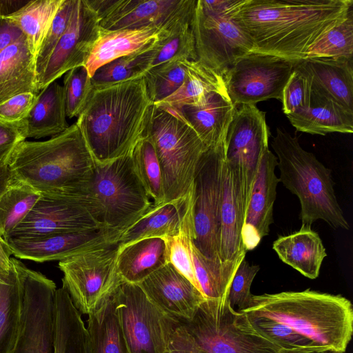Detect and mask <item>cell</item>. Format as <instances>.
Listing matches in <instances>:
<instances>
[{
  "label": "cell",
  "instance_id": "cell-1",
  "mask_svg": "<svg viewBox=\"0 0 353 353\" xmlns=\"http://www.w3.org/2000/svg\"><path fill=\"white\" fill-rule=\"evenodd\" d=\"M352 8V0H245L232 19L252 52L298 62Z\"/></svg>",
  "mask_w": 353,
  "mask_h": 353
},
{
  "label": "cell",
  "instance_id": "cell-2",
  "mask_svg": "<svg viewBox=\"0 0 353 353\" xmlns=\"http://www.w3.org/2000/svg\"><path fill=\"white\" fill-rule=\"evenodd\" d=\"M241 312L249 320H265L285 328L301 348L344 353L353 333V307L341 294L310 289L252 295Z\"/></svg>",
  "mask_w": 353,
  "mask_h": 353
},
{
  "label": "cell",
  "instance_id": "cell-3",
  "mask_svg": "<svg viewBox=\"0 0 353 353\" xmlns=\"http://www.w3.org/2000/svg\"><path fill=\"white\" fill-rule=\"evenodd\" d=\"M152 105L143 76L93 88L76 124L96 163L131 153L143 137Z\"/></svg>",
  "mask_w": 353,
  "mask_h": 353
},
{
  "label": "cell",
  "instance_id": "cell-4",
  "mask_svg": "<svg viewBox=\"0 0 353 353\" xmlns=\"http://www.w3.org/2000/svg\"><path fill=\"white\" fill-rule=\"evenodd\" d=\"M94 165L76 123L48 140L22 141L8 163L14 180L41 194L88 193Z\"/></svg>",
  "mask_w": 353,
  "mask_h": 353
},
{
  "label": "cell",
  "instance_id": "cell-5",
  "mask_svg": "<svg viewBox=\"0 0 353 353\" xmlns=\"http://www.w3.org/2000/svg\"><path fill=\"white\" fill-rule=\"evenodd\" d=\"M271 145L277 159L280 182L300 201L301 228H311L321 219L334 229L349 230L334 193L331 170L283 128H276Z\"/></svg>",
  "mask_w": 353,
  "mask_h": 353
},
{
  "label": "cell",
  "instance_id": "cell-6",
  "mask_svg": "<svg viewBox=\"0 0 353 353\" xmlns=\"http://www.w3.org/2000/svg\"><path fill=\"white\" fill-rule=\"evenodd\" d=\"M143 136L152 143L160 164L163 202L187 196L208 148L183 119L173 111L154 104Z\"/></svg>",
  "mask_w": 353,
  "mask_h": 353
},
{
  "label": "cell",
  "instance_id": "cell-7",
  "mask_svg": "<svg viewBox=\"0 0 353 353\" xmlns=\"http://www.w3.org/2000/svg\"><path fill=\"white\" fill-rule=\"evenodd\" d=\"M205 353H278L281 348L261 335L245 313L228 300L205 299L192 319L179 323Z\"/></svg>",
  "mask_w": 353,
  "mask_h": 353
},
{
  "label": "cell",
  "instance_id": "cell-8",
  "mask_svg": "<svg viewBox=\"0 0 353 353\" xmlns=\"http://www.w3.org/2000/svg\"><path fill=\"white\" fill-rule=\"evenodd\" d=\"M87 191L98 206L102 224L120 232L152 205L134 169L130 154L108 163H95Z\"/></svg>",
  "mask_w": 353,
  "mask_h": 353
},
{
  "label": "cell",
  "instance_id": "cell-9",
  "mask_svg": "<svg viewBox=\"0 0 353 353\" xmlns=\"http://www.w3.org/2000/svg\"><path fill=\"white\" fill-rule=\"evenodd\" d=\"M118 245L85 251L59 261L63 287L77 310L89 314L123 282L117 268Z\"/></svg>",
  "mask_w": 353,
  "mask_h": 353
},
{
  "label": "cell",
  "instance_id": "cell-10",
  "mask_svg": "<svg viewBox=\"0 0 353 353\" xmlns=\"http://www.w3.org/2000/svg\"><path fill=\"white\" fill-rule=\"evenodd\" d=\"M269 137L265 112L255 105L236 106L225 137V162L237 183L243 219Z\"/></svg>",
  "mask_w": 353,
  "mask_h": 353
},
{
  "label": "cell",
  "instance_id": "cell-11",
  "mask_svg": "<svg viewBox=\"0 0 353 353\" xmlns=\"http://www.w3.org/2000/svg\"><path fill=\"white\" fill-rule=\"evenodd\" d=\"M225 164V138L205 151L193 183V243L205 256L220 261V215Z\"/></svg>",
  "mask_w": 353,
  "mask_h": 353
},
{
  "label": "cell",
  "instance_id": "cell-12",
  "mask_svg": "<svg viewBox=\"0 0 353 353\" xmlns=\"http://www.w3.org/2000/svg\"><path fill=\"white\" fill-rule=\"evenodd\" d=\"M112 296L130 353H165L179 322L157 307L137 284L122 282Z\"/></svg>",
  "mask_w": 353,
  "mask_h": 353
},
{
  "label": "cell",
  "instance_id": "cell-13",
  "mask_svg": "<svg viewBox=\"0 0 353 353\" xmlns=\"http://www.w3.org/2000/svg\"><path fill=\"white\" fill-rule=\"evenodd\" d=\"M103 227L105 226L99 220L98 206L88 193L41 194L30 213L8 239Z\"/></svg>",
  "mask_w": 353,
  "mask_h": 353
},
{
  "label": "cell",
  "instance_id": "cell-14",
  "mask_svg": "<svg viewBox=\"0 0 353 353\" xmlns=\"http://www.w3.org/2000/svg\"><path fill=\"white\" fill-rule=\"evenodd\" d=\"M296 63L259 52L245 54L223 75L230 99L235 106L256 105L270 99L281 101Z\"/></svg>",
  "mask_w": 353,
  "mask_h": 353
},
{
  "label": "cell",
  "instance_id": "cell-15",
  "mask_svg": "<svg viewBox=\"0 0 353 353\" xmlns=\"http://www.w3.org/2000/svg\"><path fill=\"white\" fill-rule=\"evenodd\" d=\"M24 299L19 334L10 353H54V282L23 266Z\"/></svg>",
  "mask_w": 353,
  "mask_h": 353
},
{
  "label": "cell",
  "instance_id": "cell-16",
  "mask_svg": "<svg viewBox=\"0 0 353 353\" xmlns=\"http://www.w3.org/2000/svg\"><path fill=\"white\" fill-rule=\"evenodd\" d=\"M191 26L196 61L223 77L239 59L252 52V41L232 17L208 13L197 0Z\"/></svg>",
  "mask_w": 353,
  "mask_h": 353
},
{
  "label": "cell",
  "instance_id": "cell-17",
  "mask_svg": "<svg viewBox=\"0 0 353 353\" xmlns=\"http://www.w3.org/2000/svg\"><path fill=\"white\" fill-rule=\"evenodd\" d=\"M101 30L165 28L193 12L196 0H87Z\"/></svg>",
  "mask_w": 353,
  "mask_h": 353
},
{
  "label": "cell",
  "instance_id": "cell-18",
  "mask_svg": "<svg viewBox=\"0 0 353 353\" xmlns=\"http://www.w3.org/2000/svg\"><path fill=\"white\" fill-rule=\"evenodd\" d=\"M99 34L95 11L87 0H75L69 25L50 55L43 72L37 80L38 92L69 70L84 66Z\"/></svg>",
  "mask_w": 353,
  "mask_h": 353
},
{
  "label": "cell",
  "instance_id": "cell-19",
  "mask_svg": "<svg viewBox=\"0 0 353 353\" xmlns=\"http://www.w3.org/2000/svg\"><path fill=\"white\" fill-rule=\"evenodd\" d=\"M119 233L118 230L103 227L34 237L9 238L6 241L16 258L41 263L61 261L85 251L117 244Z\"/></svg>",
  "mask_w": 353,
  "mask_h": 353
},
{
  "label": "cell",
  "instance_id": "cell-20",
  "mask_svg": "<svg viewBox=\"0 0 353 353\" xmlns=\"http://www.w3.org/2000/svg\"><path fill=\"white\" fill-rule=\"evenodd\" d=\"M139 285L157 307L179 323L191 320L205 299L170 263L153 272Z\"/></svg>",
  "mask_w": 353,
  "mask_h": 353
},
{
  "label": "cell",
  "instance_id": "cell-21",
  "mask_svg": "<svg viewBox=\"0 0 353 353\" xmlns=\"http://www.w3.org/2000/svg\"><path fill=\"white\" fill-rule=\"evenodd\" d=\"M277 159L269 149L263 154L252 185L241 230L246 252L254 249L270 232L273 207L280 182L275 174Z\"/></svg>",
  "mask_w": 353,
  "mask_h": 353
},
{
  "label": "cell",
  "instance_id": "cell-22",
  "mask_svg": "<svg viewBox=\"0 0 353 353\" xmlns=\"http://www.w3.org/2000/svg\"><path fill=\"white\" fill-rule=\"evenodd\" d=\"M294 67L308 77L313 90L353 112L352 59L305 58Z\"/></svg>",
  "mask_w": 353,
  "mask_h": 353
},
{
  "label": "cell",
  "instance_id": "cell-23",
  "mask_svg": "<svg viewBox=\"0 0 353 353\" xmlns=\"http://www.w3.org/2000/svg\"><path fill=\"white\" fill-rule=\"evenodd\" d=\"M168 27L107 31L100 29L84 67L92 77L103 65L149 48L161 39Z\"/></svg>",
  "mask_w": 353,
  "mask_h": 353
},
{
  "label": "cell",
  "instance_id": "cell-24",
  "mask_svg": "<svg viewBox=\"0 0 353 353\" xmlns=\"http://www.w3.org/2000/svg\"><path fill=\"white\" fill-rule=\"evenodd\" d=\"M192 199L193 187L185 196L159 204L152 203L146 212L119 233L118 246L144 239H166L176 235Z\"/></svg>",
  "mask_w": 353,
  "mask_h": 353
},
{
  "label": "cell",
  "instance_id": "cell-25",
  "mask_svg": "<svg viewBox=\"0 0 353 353\" xmlns=\"http://www.w3.org/2000/svg\"><path fill=\"white\" fill-rule=\"evenodd\" d=\"M235 108L228 95L212 92L199 105L170 110L183 119L208 148L225 139Z\"/></svg>",
  "mask_w": 353,
  "mask_h": 353
},
{
  "label": "cell",
  "instance_id": "cell-26",
  "mask_svg": "<svg viewBox=\"0 0 353 353\" xmlns=\"http://www.w3.org/2000/svg\"><path fill=\"white\" fill-rule=\"evenodd\" d=\"M287 117L296 130L312 134L353 132V112L312 88L310 106Z\"/></svg>",
  "mask_w": 353,
  "mask_h": 353
},
{
  "label": "cell",
  "instance_id": "cell-27",
  "mask_svg": "<svg viewBox=\"0 0 353 353\" xmlns=\"http://www.w3.org/2000/svg\"><path fill=\"white\" fill-rule=\"evenodd\" d=\"M10 270L0 281V353H10L18 339L23 309L24 264L11 257Z\"/></svg>",
  "mask_w": 353,
  "mask_h": 353
},
{
  "label": "cell",
  "instance_id": "cell-28",
  "mask_svg": "<svg viewBox=\"0 0 353 353\" xmlns=\"http://www.w3.org/2000/svg\"><path fill=\"white\" fill-rule=\"evenodd\" d=\"M219 255L223 262L241 263L245 256L241 230L244 221L239 188L232 170L224 168L221 206Z\"/></svg>",
  "mask_w": 353,
  "mask_h": 353
},
{
  "label": "cell",
  "instance_id": "cell-29",
  "mask_svg": "<svg viewBox=\"0 0 353 353\" xmlns=\"http://www.w3.org/2000/svg\"><path fill=\"white\" fill-rule=\"evenodd\" d=\"M66 117L63 88L55 81L39 92L32 108L21 120L22 134L26 139L56 136L69 127Z\"/></svg>",
  "mask_w": 353,
  "mask_h": 353
},
{
  "label": "cell",
  "instance_id": "cell-30",
  "mask_svg": "<svg viewBox=\"0 0 353 353\" xmlns=\"http://www.w3.org/2000/svg\"><path fill=\"white\" fill-rule=\"evenodd\" d=\"M35 60L26 37L0 53V104L19 94H39Z\"/></svg>",
  "mask_w": 353,
  "mask_h": 353
},
{
  "label": "cell",
  "instance_id": "cell-31",
  "mask_svg": "<svg viewBox=\"0 0 353 353\" xmlns=\"http://www.w3.org/2000/svg\"><path fill=\"white\" fill-rule=\"evenodd\" d=\"M272 248L284 263L310 279L319 276L327 256L320 236L311 228H301L297 232L280 236L274 241Z\"/></svg>",
  "mask_w": 353,
  "mask_h": 353
},
{
  "label": "cell",
  "instance_id": "cell-32",
  "mask_svg": "<svg viewBox=\"0 0 353 353\" xmlns=\"http://www.w3.org/2000/svg\"><path fill=\"white\" fill-rule=\"evenodd\" d=\"M117 268L123 282L139 285L168 263L165 239L149 238L119 247Z\"/></svg>",
  "mask_w": 353,
  "mask_h": 353
},
{
  "label": "cell",
  "instance_id": "cell-33",
  "mask_svg": "<svg viewBox=\"0 0 353 353\" xmlns=\"http://www.w3.org/2000/svg\"><path fill=\"white\" fill-rule=\"evenodd\" d=\"M54 353H91L87 328L63 286L55 293Z\"/></svg>",
  "mask_w": 353,
  "mask_h": 353
},
{
  "label": "cell",
  "instance_id": "cell-34",
  "mask_svg": "<svg viewBox=\"0 0 353 353\" xmlns=\"http://www.w3.org/2000/svg\"><path fill=\"white\" fill-rule=\"evenodd\" d=\"M212 92L228 95L223 77L197 61H190L188 74L182 85L170 97L154 105L177 110L184 106L201 104Z\"/></svg>",
  "mask_w": 353,
  "mask_h": 353
},
{
  "label": "cell",
  "instance_id": "cell-35",
  "mask_svg": "<svg viewBox=\"0 0 353 353\" xmlns=\"http://www.w3.org/2000/svg\"><path fill=\"white\" fill-rule=\"evenodd\" d=\"M86 328L91 353H130L112 295L88 314Z\"/></svg>",
  "mask_w": 353,
  "mask_h": 353
},
{
  "label": "cell",
  "instance_id": "cell-36",
  "mask_svg": "<svg viewBox=\"0 0 353 353\" xmlns=\"http://www.w3.org/2000/svg\"><path fill=\"white\" fill-rule=\"evenodd\" d=\"M63 0H33L7 16L23 32L36 56Z\"/></svg>",
  "mask_w": 353,
  "mask_h": 353
},
{
  "label": "cell",
  "instance_id": "cell-37",
  "mask_svg": "<svg viewBox=\"0 0 353 353\" xmlns=\"http://www.w3.org/2000/svg\"><path fill=\"white\" fill-rule=\"evenodd\" d=\"M193 12L168 28L164 35L156 43L149 70L171 61L197 60L191 26Z\"/></svg>",
  "mask_w": 353,
  "mask_h": 353
},
{
  "label": "cell",
  "instance_id": "cell-38",
  "mask_svg": "<svg viewBox=\"0 0 353 353\" xmlns=\"http://www.w3.org/2000/svg\"><path fill=\"white\" fill-rule=\"evenodd\" d=\"M192 250L195 276L205 299L228 296L232 278L241 263L211 259L203 254L193 242Z\"/></svg>",
  "mask_w": 353,
  "mask_h": 353
},
{
  "label": "cell",
  "instance_id": "cell-39",
  "mask_svg": "<svg viewBox=\"0 0 353 353\" xmlns=\"http://www.w3.org/2000/svg\"><path fill=\"white\" fill-rule=\"evenodd\" d=\"M41 193L16 181L0 195V235L6 241L30 213Z\"/></svg>",
  "mask_w": 353,
  "mask_h": 353
},
{
  "label": "cell",
  "instance_id": "cell-40",
  "mask_svg": "<svg viewBox=\"0 0 353 353\" xmlns=\"http://www.w3.org/2000/svg\"><path fill=\"white\" fill-rule=\"evenodd\" d=\"M155 43L141 52L120 57L100 67L92 77L93 88L143 77L149 70Z\"/></svg>",
  "mask_w": 353,
  "mask_h": 353
},
{
  "label": "cell",
  "instance_id": "cell-41",
  "mask_svg": "<svg viewBox=\"0 0 353 353\" xmlns=\"http://www.w3.org/2000/svg\"><path fill=\"white\" fill-rule=\"evenodd\" d=\"M130 155L134 169L152 203H163L162 174L152 143L143 136L134 145Z\"/></svg>",
  "mask_w": 353,
  "mask_h": 353
},
{
  "label": "cell",
  "instance_id": "cell-42",
  "mask_svg": "<svg viewBox=\"0 0 353 353\" xmlns=\"http://www.w3.org/2000/svg\"><path fill=\"white\" fill-rule=\"evenodd\" d=\"M194 236L192 199L184 215L179 232L165 240L167 244L168 263L172 264L201 292L195 276L192 259V245Z\"/></svg>",
  "mask_w": 353,
  "mask_h": 353
},
{
  "label": "cell",
  "instance_id": "cell-43",
  "mask_svg": "<svg viewBox=\"0 0 353 353\" xmlns=\"http://www.w3.org/2000/svg\"><path fill=\"white\" fill-rule=\"evenodd\" d=\"M352 55L353 10L352 8L343 20L322 34L309 48L305 58L352 59Z\"/></svg>",
  "mask_w": 353,
  "mask_h": 353
},
{
  "label": "cell",
  "instance_id": "cell-44",
  "mask_svg": "<svg viewBox=\"0 0 353 353\" xmlns=\"http://www.w3.org/2000/svg\"><path fill=\"white\" fill-rule=\"evenodd\" d=\"M189 60L171 61L154 66L143 75L148 96L153 104L170 97L182 85Z\"/></svg>",
  "mask_w": 353,
  "mask_h": 353
},
{
  "label": "cell",
  "instance_id": "cell-45",
  "mask_svg": "<svg viewBox=\"0 0 353 353\" xmlns=\"http://www.w3.org/2000/svg\"><path fill=\"white\" fill-rule=\"evenodd\" d=\"M63 88L66 116L78 117L93 91L92 77L84 66L72 69L65 74Z\"/></svg>",
  "mask_w": 353,
  "mask_h": 353
},
{
  "label": "cell",
  "instance_id": "cell-46",
  "mask_svg": "<svg viewBox=\"0 0 353 353\" xmlns=\"http://www.w3.org/2000/svg\"><path fill=\"white\" fill-rule=\"evenodd\" d=\"M75 0H63L36 56V83L41 76L50 55L66 30L72 13Z\"/></svg>",
  "mask_w": 353,
  "mask_h": 353
},
{
  "label": "cell",
  "instance_id": "cell-47",
  "mask_svg": "<svg viewBox=\"0 0 353 353\" xmlns=\"http://www.w3.org/2000/svg\"><path fill=\"white\" fill-rule=\"evenodd\" d=\"M312 99L310 79L301 70L294 68L282 94L283 111L286 116L308 108Z\"/></svg>",
  "mask_w": 353,
  "mask_h": 353
},
{
  "label": "cell",
  "instance_id": "cell-48",
  "mask_svg": "<svg viewBox=\"0 0 353 353\" xmlns=\"http://www.w3.org/2000/svg\"><path fill=\"white\" fill-rule=\"evenodd\" d=\"M259 270V265H250L245 259L241 262L232 278L228 294V300L233 308L237 306L238 311H241L248 307L252 295L250 287Z\"/></svg>",
  "mask_w": 353,
  "mask_h": 353
},
{
  "label": "cell",
  "instance_id": "cell-49",
  "mask_svg": "<svg viewBox=\"0 0 353 353\" xmlns=\"http://www.w3.org/2000/svg\"><path fill=\"white\" fill-rule=\"evenodd\" d=\"M38 94L26 92L17 94L0 104V120L17 122L23 120L35 103Z\"/></svg>",
  "mask_w": 353,
  "mask_h": 353
},
{
  "label": "cell",
  "instance_id": "cell-50",
  "mask_svg": "<svg viewBox=\"0 0 353 353\" xmlns=\"http://www.w3.org/2000/svg\"><path fill=\"white\" fill-rule=\"evenodd\" d=\"M21 121L6 122L0 120V165H8L16 147L25 141Z\"/></svg>",
  "mask_w": 353,
  "mask_h": 353
},
{
  "label": "cell",
  "instance_id": "cell-51",
  "mask_svg": "<svg viewBox=\"0 0 353 353\" xmlns=\"http://www.w3.org/2000/svg\"><path fill=\"white\" fill-rule=\"evenodd\" d=\"M165 353H205L179 323L169 340Z\"/></svg>",
  "mask_w": 353,
  "mask_h": 353
},
{
  "label": "cell",
  "instance_id": "cell-52",
  "mask_svg": "<svg viewBox=\"0 0 353 353\" xmlns=\"http://www.w3.org/2000/svg\"><path fill=\"white\" fill-rule=\"evenodd\" d=\"M245 1V0H197V4L208 13L232 17Z\"/></svg>",
  "mask_w": 353,
  "mask_h": 353
},
{
  "label": "cell",
  "instance_id": "cell-53",
  "mask_svg": "<svg viewBox=\"0 0 353 353\" xmlns=\"http://www.w3.org/2000/svg\"><path fill=\"white\" fill-rule=\"evenodd\" d=\"M24 37L23 32L10 19L0 16V53Z\"/></svg>",
  "mask_w": 353,
  "mask_h": 353
},
{
  "label": "cell",
  "instance_id": "cell-54",
  "mask_svg": "<svg viewBox=\"0 0 353 353\" xmlns=\"http://www.w3.org/2000/svg\"><path fill=\"white\" fill-rule=\"evenodd\" d=\"M29 1L27 0H0V16H9L23 6Z\"/></svg>",
  "mask_w": 353,
  "mask_h": 353
},
{
  "label": "cell",
  "instance_id": "cell-55",
  "mask_svg": "<svg viewBox=\"0 0 353 353\" xmlns=\"http://www.w3.org/2000/svg\"><path fill=\"white\" fill-rule=\"evenodd\" d=\"M11 252L6 241L0 235V272H8L11 268Z\"/></svg>",
  "mask_w": 353,
  "mask_h": 353
},
{
  "label": "cell",
  "instance_id": "cell-56",
  "mask_svg": "<svg viewBox=\"0 0 353 353\" xmlns=\"http://www.w3.org/2000/svg\"><path fill=\"white\" fill-rule=\"evenodd\" d=\"M13 181L14 178L8 165H0V195Z\"/></svg>",
  "mask_w": 353,
  "mask_h": 353
},
{
  "label": "cell",
  "instance_id": "cell-57",
  "mask_svg": "<svg viewBox=\"0 0 353 353\" xmlns=\"http://www.w3.org/2000/svg\"><path fill=\"white\" fill-rule=\"evenodd\" d=\"M278 353H317L311 350L307 349H283L281 348Z\"/></svg>",
  "mask_w": 353,
  "mask_h": 353
},
{
  "label": "cell",
  "instance_id": "cell-58",
  "mask_svg": "<svg viewBox=\"0 0 353 353\" xmlns=\"http://www.w3.org/2000/svg\"><path fill=\"white\" fill-rule=\"evenodd\" d=\"M6 273H7V272H0V281H1V278H2L3 274H6Z\"/></svg>",
  "mask_w": 353,
  "mask_h": 353
},
{
  "label": "cell",
  "instance_id": "cell-59",
  "mask_svg": "<svg viewBox=\"0 0 353 353\" xmlns=\"http://www.w3.org/2000/svg\"><path fill=\"white\" fill-rule=\"evenodd\" d=\"M319 353H331L330 352H319Z\"/></svg>",
  "mask_w": 353,
  "mask_h": 353
}]
</instances>
